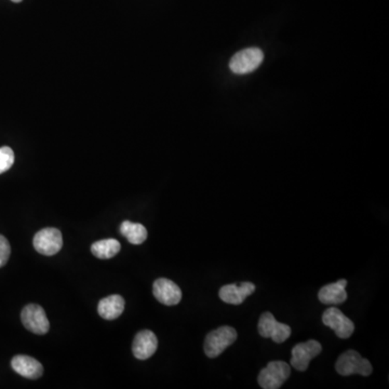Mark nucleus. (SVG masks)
<instances>
[{"instance_id": "1", "label": "nucleus", "mask_w": 389, "mask_h": 389, "mask_svg": "<svg viewBox=\"0 0 389 389\" xmlns=\"http://www.w3.org/2000/svg\"><path fill=\"white\" fill-rule=\"evenodd\" d=\"M237 339V332L235 329L229 326H223L217 330L211 331L204 339V351L209 358L219 357L224 353L227 347L233 345Z\"/></svg>"}, {"instance_id": "2", "label": "nucleus", "mask_w": 389, "mask_h": 389, "mask_svg": "<svg viewBox=\"0 0 389 389\" xmlns=\"http://www.w3.org/2000/svg\"><path fill=\"white\" fill-rule=\"evenodd\" d=\"M335 369L339 374L342 376H353V374H360V376H369L373 371L371 362L366 358L361 357L358 351H345L344 354L339 356L335 363Z\"/></svg>"}, {"instance_id": "3", "label": "nucleus", "mask_w": 389, "mask_h": 389, "mask_svg": "<svg viewBox=\"0 0 389 389\" xmlns=\"http://www.w3.org/2000/svg\"><path fill=\"white\" fill-rule=\"evenodd\" d=\"M264 60V53L258 48L243 49L236 53L229 62L231 72L237 75H246L260 67Z\"/></svg>"}, {"instance_id": "4", "label": "nucleus", "mask_w": 389, "mask_h": 389, "mask_svg": "<svg viewBox=\"0 0 389 389\" xmlns=\"http://www.w3.org/2000/svg\"><path fill=\"white\" fill-rule=\"evenodd\" d=\"M291 368L285 361H270L258 374V382L264 389H278L290 378Z\"/></svg>"}, {"instance_id": "5", "label": "nucleus", "mask_w": 389, "mask_h": 389, "mask_svg": "<svg viewBox=\"0 0 389 389\" xmlns=\"http://www.w3.org/2000/svg\"><path fill=\"white\" fill-rule=\"evenodd\" d=\"M33 243L38 253L45 256H55L59 253L63 247V236L59 229L48 227L41 229L35 235Z\"/></svg>"}, {"instance_id": "6", "label": "nucleus", "mask_w": 389, "mask_h": 389, "mask_svg": "<svg viewBox=\"0 0 389 389\" xmlns=\"http://www.w3.org/2000/svg\"><path fill=\"white\" fill-rule=\"evenodd\" d=\"M291 328L287 324L276 320L272 312H264L258 322V333L264 339H272L275 343H283L291 335Z\"/></svg>"}, {"instance_id": "7", "label": "nucleus", "mask_w": 389, "mask_h": 389, "mask_svg": "<svg viewBox=\"0 0 389 389\" xmlns=\"http://www.w3.org/2000/svg\"><path fill=\"white\" fill-rule=\"evenodd\" d=\"M21 319L24 327L34 334H45L50 329L45 310L37 304H30L23 308Z\"/></svg>"}, {"instance_id": "8", "label": "nucleus", "mask_w": 389, "mask_h": 389, "mask_svg": "<svg viewBox=\"0 0 389 389\" xmlns=\"http://www.w3.org/2000/svg\"><path fill=\"white\" fill-rule=\"evenodd\" d=\"M322 346L314 339L300 343L292 349L291 366L297 371H306L309 362L322 353Z\"/></svg>"}, {"instance_id": "9", "label": "nucleus", "mask_w": 389, "mask_h": 389, "mask_svg": "<svg viewBox=\"0 0 389 389\" xmlns=\"http://www.w3.org/2000/svg\"><path fill=\"white\" fill-rule=\"evenodd\" d=\"M322 322L334 331L339 339H349L355 331V324L341 310L330 307L322 314Z\"/></svg>"}, {"instance_id": "10", "label": "nucleus", "mask_w": 389, "mask_h": 389, "mask_svg": "<svg viewBox=\"0 0 389 389\" xmlns=\"http://www.w3.org/2000/svg\"><path fill=\"white\" fill-rule=\"evenodd\" d=\"M153 293L157 301L163 305H177L182 300V291L179 285L167 278H159L155 281Z\"/></svg>"}, {"instance_id": "11", "label": "nucleus", "mask_w": 389, "mask_h": 389, "mask_svg": "<svg viewBox=\"0 0 389 389\" xmlns=\"http://www.w3.org/2000/svg\"><path fill=\"white\" fill-rule=\"evenodd\" d=\"M158 349V339L150 330L140 331L134 337L132 353L138 360L150 359Z\"/></svg>"}, {"instance_id": "12", "label": "nucleus", "mask_w": 389, "mask_h": 389, "mask_svg": "<svg viewBox=\"0 0 389 389\" xmlns=\"http://www.w3.org/2000/svg\"><path fill=\"white\" fill-rule=\"evenodd\" d=\"M256 291V285L249 281H245L241 285H227L221 287L219 297L225 303L231 305H240L243 303L249 295Z\"/></svg>"}, {"instance_id": "13", "label": "nucleus", "mask_w": 389, "mask_h": 389, "mask_svg": "<svg viewBox=\"0 0 389 389\" xmlns=\"http://www.w3.org/2000/svg\"><path fill=\"white\" fill-rule=\"evenodd\" d=\"M11 367L16 373L30 380H37L43 373V364L30 356H16L11 360Z\"/></svg>"}, {"instance_id": "14", "label": "nucleus", "mask_w": 389, "mask_h": 389, "mask_svg": "<svg viewBox=\"0 0 389 389\" xmlns=\"http://www.w3.org/2000/svg\"><path fill=\"white\" fill-rule=\"evenodd\" d=\"M346 285V279H341L336 283L324 285L318 293V299L326 305L344 303L347 300Z\"/></svg>"}, {"instance_id": "15", "label": "nucleus", "mask_w": 389, "mask_h": 389, "mask_svg": "<svg viewBox=\"0 0 389 389\" xmlns=\"http://www.w3.org/2000/svg\"><path fill=\"white\" fill-rule=\"evenodd\" d=\"M125 310V300L118 295H109L101 300L97 305V312L101 317L106 320L117 319Z\"/></svg>"}, {"instance_id": "16", "label": "nucleus", "mask_w": 389, "mask_h": 389, "mask_svg": "<svg viewBox=\"0 0 389 389\" xmlns=\"http://www.w3.org/2000/svg\"><path fill=\"white\" fill-rule=\"evenodd\" d=\"M120 233L127 238L128 241L132 245H142L145 240L148 239V229L140 223H132L125 221L120 225Z\"/></svg>"}, {"instance_id": "17", "label": "nucleus", "mask_w": 389, "mask_h": 389, "mask_svg": "<svg viewBox=\"0 0 389 389\" xmlns=\"http://www.w3.org/2000/svg\"><path fill=\"white\" fill-rule=\"evenodd\" d=\"M121 249L120 242L116 239H104L97 241L91 246V252L95 258L101 260L114 258Z\"/></svg>"}, {"instance_id": "18", "label": "nucleus", "mask_w": 389, "mask_h": 389, "mask_svg": "<svg viewBox=\"0 0 389 389\" xmlns=\"http://www.w3.org/2000/svg\"><path fill=\"white\" fill-rule=\"evenodd\" d=\"M14 163V153L11 148L5 146L0 148V175L8 171Z\"/></svg>"}, {"instance_id": "19", "label": "nucleus", "mask_w": 389, "mask_h": 389, "mask_svg": "<svg viewBox=\"0 0 389 389\" xmlns=\"http://www.w3.org/2000/svg\"><path fill=\"white\" fill-rule=\"evenodd\" d=\"M11 256V247L7 238L0 235V268L5 266Z\"/></svg>"}, {"instance_id": "20", "label": "nucleus", "mask_w": 389, "mask_h": 389, "mask_svg": "<svg viewBox=\"0 0 389 389\" xmlns=\"http://www.w3.org/2000/svg\"><path fill=\"white\" fill-rule=\"evenodd\" d=\"M11 1H13V3L18 4V3H21V1H22V0H11Z\"/></svg>"}]
</instances>
